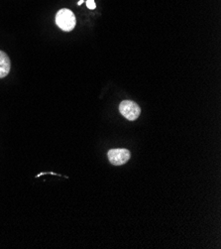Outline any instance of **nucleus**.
<instances>
[{
  "instance_id": "1",
  "label": "nucleus",
  "mask_w": 221,
  "mask_h": 249,
  "mask_svg": "<svg viewBox=\"0 0 221 249\" xmlns=\"http://www.w3.org/2000/svg\"><path fill=\"white\" fill-rule=\"evenodd\" d=\"M76 22V16L69 9H61L56 15L57 25L66 32H69L75 28Z\"/></svg>"
},
{
  "instance_id": "2",
  "label": "nucleus",
  "mask_w": 221,
  "mask_h": 249,
  "mask_svg": "<svg viewBox=\"0 0 221 249\" xmlns=\"http://www.w3.org/2000/svg\"><path fill=\"white\" fill-rule=\"evenodd\" d=\"M119 111L127 120L134 121L141 114L140 107L132 101H123L119 105Z\"/></svg>"
},
{
  "instance_id": "3",
  "label": "nucleus",
  "mask_w": 221,
  "mask_h": 249,
  "mask_svg": "<svg viewBox=\"0 0 221 249\" xmlns=\"http://www.w3.org/2000/svg\"><path fill=\"white\" fill-rule=\"evenodd\" d=\"M108 160L112 165L121 166L130 160L131 154L127 149H111L108 151Z\"/></svg>"
},
{
  "instance_id": "4",
  "label": "nucleus",
  "mask_w": 221,
  "mask_h": 249,
  "mask_svg": "<svg viewBox=\"0 0 221 249\" xmlns=\"http://www.w3.org/2000/svg\"><path fill=\"white\" fill-rule=\"evenodd\" d=\"M10 59L2 51H0V79L5 78L10 71Z\"/></svg>"
},
{
  "instance_id": "5",
  "label": "nucleus",
  "mask_w": 221,
  "mask_h": 249,
  "mask_svg": "<svg viewBox=\"0 0 221 249\" xmlns=\"http://www.w3.org/2000/svg\"><path fill=\"white\" fill-rule=\"evenodd\" d=\"M86 6L88 9H94L95 8L94 0H86Z\"/></svg>"
},
{
  "instance_id": "6",
  "label": "nucleus",
  "mask_w": 221,
  "mask_h": 249,
  "mask_svg": "<svg viewBox=\"0 0 221 249\" xmlns=\"http://www.w3.org/2000/svg\"><path fill=\"white\" fill-rule=\"evenodd\" d=\"M83 3H84V1H83V0H81V1L78 2V5H81V4H83Z\"/></svg>"
}]
</instances>
